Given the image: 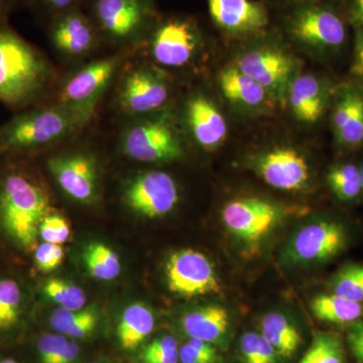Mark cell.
<instances>
[{
	"instance_id": "1",
	"label": "cell",
	"mask_w": 363,
	"mask_h": 363,
	"mask_svg": "<svg viewBox=\"0 0 363 363\" xmlns=\"http://www.w3.org/2000/svg\"><path fill=\"white\" fill-rule=\"evenodd\" d=\"M0 168V238L14 250L30 255L39 245V229L51 212L47 189L23 157H2Z\"/></svg>"
},
{
	"instance_id": "2",
	"label": "cell",
	"mask_w": 363,
	"mask_h": 363,
	"mask_svg": "<svg viewBox=\"0 0 363 363\" xmlns=\"http://www.w3.org/2000/svg\"><path fill=\"white\" fill-rule=\"evenodd\" d=\"M54 68L37 47L0 21V101L21 112L43 104L54 85Z\"/></svg>"
},
{
	"instance_id": "3",
	"label": "cell",
	"mask_w": 363,
	"mask_h": 363,
	"mask_svg": "<svg viewBox=\"0 0 363 363\" xmlns=\"http://www.w3.org/2000/svg\"><path fill=\"white\" fill-rule=\"evenodd\" d=\"M89 119L58 104L16 112L0 125V156L26 157L70 138Z\"/></svg>"
},
{
	"instance_id": "4",
	"label": "cell",
	"mask_w": 363,
	"mask_h": 363,
	"mask_svg": "<svg viewBox=\"0 0 363 363\" xmlns=\"http://www.w3.org/2000/svg\"><path fill=\"white\" fill-rule=\"evenodd\" d=\"M238 52L235 65L259 83L278 104H286V93L300 74V60L290 51L278 32L269 28L252 39Z\"/></svg>"
},
{
	"instance_id": "5",
	"label": "cell",
	"mask_w": 363,
	"mask_h": 363,
	"mask_svg": "<svg viewBox=\"0 0 363 363\" xmlns=\"http://www.w3.org/2000/svg\"><path fill=\"white\" fill-rule=\"evenodd\" d=\"M281 32L301 49L329 56L345 44L346 26L334 4L327 0H309L286 6Z\"/></svg>"
},
{
	"instance_id": "6",
	"label": "cell",
	"mask_w": 363,
	"mask_h": 363,
	"mask_svg": "<svg viewBox=\"0 0 363 363\" xmlns=\"http://www.w3.org/2000/svg\"><path fill=\"white\" fill-rule=\"evenodd\" d=\"M88 6L102 40L123 49L145 44L161 16L155 0H89Z\"/></svg>"
},
{
	"instance_id": "7",
	"label": "cell",
	"mask_w": 363,
	"mask_h": 363,
	"mask_svg": "<svg viewBox=\"0 0 363 363\" xmlns=\"http://www.w3.org/2000/svg\"><path fill=\"white\" fill-rule=\"evenodd\" d=\"M121 149L130 159L147 164L175 162L184 156L173 117L162 111L128 124L121 133Z\"/></svg>"
},
{
	"instance_id": "8",
	"label": "cell",
	"mask_w": 363,
	"mask_h": 363,
	"mask_svg": "<svg viewBox=\"0 0 363 363\" xmlns=\"http://www.w3.org/2000/svg\"><path fill=\"white\" fill-rule=\"evenodd\" d=\"M145 44L157 65L187 66L201 51L204 33L195 18L185 14L160 16Z\"/></svg>"
},
{
	"instance_id": "9",
	"label": "cell",
	"mask_w": 363,
	"mask_h": 363,
	"mask_svg": "<svg viewBox=\"0 0 363 363\" xmlns=\"http://www.w3.org/2000/svg\"><path fill=\"white\" fill-rule=\"evenodd\" d=\"M138 47L124 48L116 55L83 66L67 79L56 104L91 119L96 105L125 59Z\"/></svg>"
},
{
	"instance_id": "10",
	"label": "cell",
	"mask_w": 363,
	"mask_h": 363,
	"mask_svg": "<svg viewBox=\"0 0 363 363\" xmlns=\"http://www.w3.org/2000/svg\"><path fill=\"white\" fill-rule=\"evenodd\" d=\"M290 208L267 198L250 196L231 200L222 208L221 218L234 238L255 245L267 238L288 216Z\"/></svg>"
},
{
	"instance_id": "11",
	"label": "cell",
	"mask_w": 363,
	"mask_h": 363,
	"mask_svg": "<svg viewBox=\"0 0 363 363\" xmlns=\"http://www.w3.org/2000/svg\"><path fill=\"white\" fill-rule=\"evenodd\" d=\"M168 75L149 64L131 67L121 79L117 90V104L126 116H147L162 111L171 98Z\"/></svg>"
},
{
	"instance_id": "12",
	"label": "cell",
	"mask_w": 363,
	"mask_h": 363,
	"mask_svg": "<svg viewBox=\"0 0 363 363\" xmlns=\"http://www.w3.org/2000/svg\"><path fill=\"white\" fill-rule=\"evenodd\" d=\"M348 233L341 222L321 219L311 222L294 234L284 250L289 266L324 264L347 247Z\"/></svg>"
},
{
	"instance_id": "13",
	"label": "cell",
	"mask_w": 363,
	"mask_h": 363,
	"mask_svg": "<svg viewBox=\"0 0 363 363\" xmlns=\"http://www.w3.org/2000/svg\"><path fill=\"white\" fill-rule=\"evenodd\" d=\"M169 292L182 298L215 295L221 284L214 266L204 253L185 248L169 255L164 267Z\"/></svg>"
},
{
	"instance_id": "14",
	"label": "cell",
	"mask_w": 363,
	"mask_h": 363,
	"mask_svg": "<svg viewBox=\"0 0 363 363\" xmlns=\"http://www.w3.org/2000/svg\"><path fill=\"white\" fill-rule=\"evenodd\" d=\"M125 204L133 212L150 219L171 213L180 201L173 177L162 171H149L128 182L123 192Z\"/></svg>"
},
{
	"instance_id": "15",
	"label": "cell",
	"mask_w": 363,
	"mask_h": 363,
	"mask_svg": "<svg viewBox=\"0 0 363 363\" xmlns=\"http://www.w3.org/2000/svg\"><path fill=\"white\" fill-rule=\"evenodd\" d=\"M210 18L226 37L245 40L266 32L271 23L266 4L257 0H206Z\"/></svg>"
},
{
	"instance_id": "16",
	"label": "cell",
	"mask_w": 363,
	"mask_h": 363,
	"mask_svg": "<svg viewBox=\"0 0 363 363\" xmlns=\"http://www.w3.org/2000/svg\"><path fill=\"white\" fill-rule=\"evenodd\" d=\"M252 169L264 183L281 191H302L311 181L307 160L291 147H274L262 152L253 159Z\"/></svg>"
},
{
	"instance_id": "17",
	"label": "cell",
	"mask_w": 363,
	"mask_h": 363,
	"mask_svg": "<svg viewBox=\"0 0 363 363\" xmlns=\"http://www.w3.org/2000/svg\"><path fill=\"white\" fill-rule=\"evenodd\" d=\"M48 35L52 47L69 58L91 54L104 40L90 16L80 7L51 18Z\"/></svg>"
},
{
	"instance_id": "18",
	"label": "cell",
	"mask_w": 363,
	"mask_h": 363,
	"mask_svg": "<svg viewBox=\"0 0 363 363\" xmlns=\"http://www.w3.org/2000/svg\"><path fill=\"white\" fill-rule=\"evenodd\" d=\"M47 168L63 192L75 201H94L98 191L97 164L87 152H74L47 160Z\"/></svg>"
},
{
	"instance_id": "19",
	"label": "cell",
	"mask_w": 363,
	"mask_h": 363,
	"mask_svg": "<svg viewBox=\"0 0 363 363\" xmlns=\"http://www.w3.org/2000/svg\"><path fill=\"white\" fill-rule=\"evenodd\" d=\"M185 121L196 143L205 150L218 149L227 136L225 117L205 95L191 97L186 104Z\"/></svg>"
},
{
	"instance_id": "20",
	"label": "cell",
	"mask_w": 363,
	"mask_h": 363,
	"mask_svg": "<svg viewBox=\"0 0 363 363\" xmlns=\"http://www.w3.org/2000/svg\"><path fill=\"white\" fill-rule=\"evenodd\" d=\"M218 84L224 98L238 111L262 113L272 111L278 104L259 83L235 65L226 67L219 73Z\"/></svg>"
},
{
	"instance_id": "21",
	"label": "cell",
	"mask_w": 363,
	"mask_h": 363,
	"mask_svg": "<svg viewBox=\"0 0 363 363\" xmlns=\"http://www.w3.org/2000/svg\"><path fill=\"white\" fill-rule=\"evenodd\" d=\"M330 89L324 80L312 74H298L286 93V104L298 123L314 124L323 116Z\"/></svg>"
},
{
	"instance_id": "22",
	"label": "cell",
	"mask_w": 363,
	"mask_h": 363,
	"mask_svg": "<svg viewBox=\"0 0 363 363\" xmlns=\"http://www.w3.org/2000/svg\"><path fill=\"white\" fill-rule=\"evenodd\" d=\"M332 125L341 145L357 147L363 143V92L353 86L344 87L336 97Z\"/></svg>"
},
{
	"instance_id": "23",
	"label": "cell",
	"mask_w": 363,
	"mask_h": 363,
	"mask_svg": "<svg viewBox=\"0 0 363 363\" xmlns=\"http://www.w3.org/2000/svg\"><path fill=\"white\" fill-rule=\"evenodd\" d=\"M28 296L13 274H0V341L16 336L26 321Z\"/></svg>"
},
{
	"instance_id": "24",
	"label": "cell",
	"mask_w": 363,
	"mask_h": 363,
	"mask_svg": "<svg viewBox=\"0 0 363 363\" xmlns=\"http://www.w3.org/2000/svg\"><path fill=\"white\" fill-rule=\"evenodd\" d=\"M189 338L217 345L225 342L230 327V317L225 308L208 305L187 313L181 321Z\"/></svg>"
},
{
	"instance_id": "25",
	"label": "cell",
	"mask_w": 363,
	"mask_h": 363,
	"mask_svg": "<svg viewBox=\"0 0 363 363\" xmlns=\"http://www.w3.org/2000/svg\"><path fill=\"white\" fill-rule=\"evenodd\" d=\"M260 333L269 341L279 357L290 359L295 357L303 339L296 325L279 312L267 313L260 321Z\"/></svg>"
},
{
	"instance_id": "26",
	"label": "cell",
	"mask_w": 363,
	"mask_h": 363,
	"mask_svg": "<svg viewBox=\"0 0 363 363\" xmlns=\"http://www.w3.org/2000/svg\"><path fill=\"white\" fill-rule=\"evenodd\" d=\"M155 316L150 308L142 303L128 306L121 315L117 326V338L124 350H133L154 331Z\"/></svg>"
},
{
	"instance_id": "27",
	"label": "cell",
	"mask_w": 363,
	"mask_h": 363,
	"mask_svg": "<svg viewBox=\"0 0 363 363\" xmlns=\"http://www.w3.org/2000/svg\"><path fill=\"white\" fill-rule=\"evenodd\" d=\"M310 308L318 320L327 323L352 324L363 318V303L334 293L317 296Z\"/></svg>"
},
{
	"instance_id": "28",
	"label": "cell",
	"mask_w": 363,
	"mask_h": 363,
	"mask_svg": "<svg viewBox=\"0 0 363 363\" xmlns=\"http://www.w3.org/2000/svg\"><path fill=\"white\" fill-rule=\"evenodd\" d=\"M52 330L67 338L82 339L89 336L98 323V316L93 310H71L58 308L49 319Z\"/></svg>"
},
{
	"instance_id": "29",
	"label": "cell",
	"mask_w": 363,
	"mask_h": 363,
	"mask_svg": "<svg viewBox=\"0 0 363 363\" xmlns=\"http://www.w3.org/2000/svg\"><path fill=\"white\" fill-rule=\"evenodd\" d=\"M85 266L91 276L99 281H112L121 272L118 255L104 243H91L83 253Z\"/></svg>"
},
{
	"instance_id": "30",
	"label": "cell",
	"mask_w": 363,
	"mask_h": 363,
	"mask_svg": "<svg viewBox=\"0 0 363 363\" xmlns=\"http://www.w3.org/2000/svg\"><path fill=\"white\" fill-rule=\"evenodd\" d=\"M327 183L332 193L342 202H350L362 194L360 169L353 164L332 167L327 174Z\"/></svg>"
},
{
	"instance_id": "31",
	"label": "cell",
	"mask_w": 363,
	"mask_h": 363,
	"mask_svg": "<svg viewBox=\"0 0 363 363\" xmlns=\"http://www.w3.org/2000/svg\"><path fill=\"white\" fill-rule=\"evenodd\" d=\"M45 297L60 307L71 311L82 310L86 304L84 291L74 284L60 279H50L42 286Z\"/></svg>"
},
{
	"instance_id": "32",
	"label": "cell",
	"mask_w": 363,
	"mask_h": 363,
	"mask_svg": "<svg viewBox=\"0 0 363 363\" xmlns=\"http://www.w3.org/2000/svg\"><path fill=\"white\" fill-rule=\"evenodd\" d=\"M241 363H279V355L260 332H247L238 342Z\"/></svg>"
},
{
	"instance_id": "33",
	"label": "cell",
	"mask_w": 363,
	"mask_h": 363,
	"mask_svg": "<svg viewBox=\"0 0 363 363\" xmlns=\"http://www.w3.org/2000/svg\"><path fill=\"white\" fill-rule=\"evenodd\" d=\"M300 363H344L340 339L331 333H318Z\"/></svg>"
},
{
	"instance_id": "34",
	"label": "cell",
	"mask_w": 363,
	"mask_h": 363,
	"mask_svg": "<svg viewBox=\"0 0 363 363\" xmlns=\"http://www.w3.org/2000/svg\"><path fill=\"white\" fill-rule=\"evenodd\" d=\"M332 293L363 303V264H347L330 281Z\"/></svg>"
},
{
	"instance_id": "35",
	"label": "cell",
	"mask_w": 363,
	"mask_h": 363,
	"mask_svg": "<svg viewBox=\"0 0 363 363\" xmlns=\"http://www.w3.org/2000/svg\"><path fill=\"white\" fill-rule=\"evenodd\" d=\"M140 360V363H179L178 342L171 335L157 337L143 348Z\"/></svg>"
},
{
	"instance_id": "36",
	"label": "cell",
	"mask_w": 363,
	"mask_h": 363,
	"mask_svg": "<svg viewBox=\"0 0 363 363\" xmlns=\"http://www.w3.org/2000/svg\"><path fill=\"white\" fill-rule=\"evenodd\" d=\"M219 359L214 345L198 339L189 338L188 342L179 350L181 363H218Z\"/></svg>"
},
{
	"instance_id": "37",
	"label": "cell",
	"mask_w": 363,
	"mask_h": 363,
	"mask_svg": "<svg viewBox=\"0 0 363 363\" xmlns=\"http://www.w3.org/2000/svg\"><path fill=\"white\" fill-rule=\"evenodd\" d=\"M68 338L61 334L44 333L35 341L38 363H57L65 350Z\"/></svg>"
},
{
	"instance_id": "38",
	"label": "cell",
	"mask_w": 363,
	"mask_h": 363,
	"mask_svg": "<svg viewBox=\"0 0 363 363\" xmlns=\"http://www.w3.org/2000/svg\"><path fill=\"white\" fill-rule=\"evenodd\" d=\"M71 235L70 225L64 217L50 212L40 223L39 240L52 245H63Z\"/></svg>"
},
{
	"instance_id": "39",
	"label": "cell",
	"mask_w": 363,
	"mask_h": 363,
	"mask_svg": "<svg viewBox=\"0 0 363 363\" xmlns=\"http://www.w3.org/2000/svg\"><path fill=\"white\" fill-rule=\"evenodd\" d=\"M33 264L38 271L51 272L61 266L64 259V250L60 245L43 242L33 250Z\"/></svg>"
},
{
	"instance_id": "40",
	"label": "cell",
	"mask_w": 363,
	"mask_h": 363,
	"mask_svg": "<svg viewBox=\"0 0 363 363\" xmlns=\"http://www.w3.org/2000/svg\"><path fill=\"white\" fill-rule=\"evenodd\" d=\"M83 0H26V6L35 7L49 16V21L60 13L80 7Z\"/></svg>"
},
{
	"instance_id": "41",
	"label": "cell",
	"mask_w": 363,
	"mask_h": 363,
	"mask_svg": "<svg viewBox=\"0 0 363 363\" xmlns=\"http://www.w3.org/2000/svg\"><path fill=\"white\" fill-rule=\"evenodd\" d=\"M347 342L353 357L363 363V319L350 324L347 333Z\"/></svg>"
},
{
	"instance_id": "42",
	"label": "cell",
	"mask_w": 363,
	"mask_h": 363,
	"mask_svg": "<svg viewBox=\"0 0 363 363\" xmlns=\"http://www.w3.org/2000/svg\"><path fill=\"white\" fill-rule=\"evenodd\" d=\"M351 73L363 79V28L355 26L354 58Z\"/></svg>"
},
{
	"instance_id": "43",
	"label": "cell",
	"mask_w": 363,
	"mask_h": 363,
	"mask_svg": "<svg viewBox=\"0 0 363 363\" xmlns=\"http://www.w3.org/2000/svg\"><path fill=\"white\" fill-rule=\"evenodd\" d=\"M348 13L354 26L363 28V0H350Z\"/></svg>"
},
{
	"instance_id": "44",
	"label": "cell",
	"mask_w": 363,
	"mask_h": 363,
	"mask_svg": "<svg viewBox=\"0 0 363 363\" xmlns=\"http://www.w3.org/2000/svg\"><path fill=\"white\" fill-rule=\"evenodd\" d=\"M79 351H80V347L78 344L69 340L57 363H75L79 357Z\"/></svg>"
},
{
	"instance_id": "45",
	"label": "cell",
	"mask_w": 363,
	"mask_h": 363,
	"mask_svg": "<svg viewBox=\"0 0 363 363\" xmlns=\"http://www.w3.org/2000/svg\"><path fill=\"white\" fill-rule=\"evenodd\" d=\"M21 6H26V0H0V21L9 20V14Z\"/></svg>"
},
{
	"instance_id": "46",
	"label": "cell",
	"mask_w": 363,
	"mask_h": 363,
	"mask_svg": "<svg viewBox=\"0 0 363 363\" xmlns=\"http://www.w3.org/2000/svg\"><path fill=\"white\" fill-rule=\"evenodd\" d=\"M0 363H21L18 358L13 355L4 354L0 352Z\"/></svg>"
},
{
	"instance_id": "47",
	"label": "cell",
	"mask_w": 363,
	"mask_h": 363,
	"mask_svg": "<svg viewBox=\"0 0 363 363\" xmlns=\"http://www.w3.org/2000/svg\"><path fill=\"white\" fill-rule=\"evenodd\" d=\"M271 1L277 2L283 6H292V4H298V2L309 1V0H271Z\"/></svg>"
},
{
	"instance_id": "48",
	"label": "cell",
	"mask_w": 363,
	"mask_h": 363,
	"mask_svg": "<svg viewBox=\"0 0 363 363\" xmlns=\"http://www.w3.org/2000/svg\"><path fill=\"white\" fill-rule=\"evenodd\" d=\"M360 177H362V193L363 194V166L362 168L360 169Z\"/></svg>"
},
{
	"instance_id": "49",
	"label": "cell",
	"mask_w": 363,
	"mask_h": 363,
	"mask_svg": "<svg viewBox=\"0 0 363 363\" xmlns=\"http://www.w3.org/2000/svg\"><path fill=\"white\" fill-rule=\"evenodd\" d=\"M91 363H105V362H91Z\"/></svg>"
},
{
	"instance_id": "50",
	"label": "cell",
	"mask_w": 363,
	"mask_h": 363,
	"mask_svg": "<svg viewBox=\"0 0 363 363\" xmlns=\"http://www.w3.org/2000/svg\"><path fill=\"white\" fill-rule=\"evenodd\" d=\"M0 157H1V156H0Z\"/></svg>"
}]
</instances>
